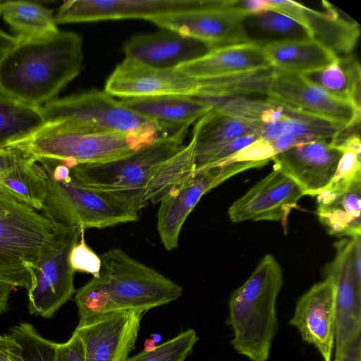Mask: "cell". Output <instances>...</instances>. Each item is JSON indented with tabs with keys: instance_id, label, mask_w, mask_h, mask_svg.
Here are the masks:
<instances>
[{
	"instance_id": "obj_39",
	"label": "cell",
	"mask_w": 361,
	"mask_h": 361,
	"mask_svg": "<svg viewBox=\"0 0 361 361\" xmlns=\"http://www.w3.org/2000/svg\"><path fill=\"white\" fill-rule=\"evenodd\" d=\"M57 361H85L82 342L74 332L68 341L57 344Z\"/></svg>"
},
{
	"instance_id": "obj_17",
	"label": "cell",
	"mask_w": 361,
	"mask_h": 361,
	"mask_svg": "<svg viewBox=\"0 0 361 361\" xmlns=\"http://www.w3.org/2000/svg\"><path fill=\"white\" fill-rule=\"evenodd\" d=\"M267 97L348 128L360 121V107L331 96L300 73L273 68Z\"/></svg>"
},
{
	"instance_id": "obj_34",
	"label": "cell",
	"mask_w": 361,
	"mask_h": 361,
	"mask_svg": "<svg viewBox=\"0 0 361 361\" xmlns=\"http://www.w3.org/2000/svg\"><path fill=\"white\" fill-rule=\"evenodd\" d=\"M199 341L193 329H188L151 350L143 349L126 361H185Z\"/></svg>"
},
{
	"instance_id": "obj_1",
	"label": "cell",
	"mask_w": 361,
	"mask_h": 361,
	"mask_svg": "<svg viewBox=\"0 0 361 361\" xmlns=\"http://www.w3.org/2000/svg\"><path fill=\"white\" fill-rule=\"evenodd\" d=\"M18 40L0 60V94L40 107L57 99L80 72L81 37L59 30L46 37Z\"/></svg>"
},
{
	"instance_id": "obj_10",
	"label": "cell",
	"mask_w": 361,
	"mask_h": 361,
	"mask_svg": "<svg viewBox=\"0 0 361 361\" xmlns=\"http://www.w3.org/2000/svg\"><path fill=\"white\" fill-rule=\"evenodd\" d=\"M81 228H64L58 243L29 268L30 314L51 318L75 293L74 274L69 262L71 250L79 240Z\"/></svg>"
},
{
	"instance_id": "obj_37",
	"label": "cell",
	"mask_w": 361,
	"mask_h": 361,
	"mask_svg": "<svg viewBox=\"0 0 361 361\" xmlns=\"http://www.w3.org/2000/svg\"><path fill=\"white\" fill-rule=\"evenodd\" d=\"M85 229L80 233V240L73 245L69 254V262L73 270L98 275L101 268V258L86 243Z\"/></svg>"
},
{
	"instance_id": "obj_11",
	"label": "cell",
	"mask_w": 361,
	"mask_h": 361,
	"mask_svg": "<svg viewBox=\"0 0 361 361\" xmlns=\"http://www.w3.org/2000/svg\"><path fill=\"white\" fill-rule=\"evenodd\" d=\"M219 0H71L59 8L56 24L118 19L151 20L170 14L222 6Z\"/></svg>"
},
{
	"instance_id": "obj_22",
	"label": "cell",
	"mask_w": 361,
	"mask_h": 361,
	"mask_svg": "<svg viewBox=\"0 0 361 361\" xmlns=\"http://www.w3.org/2000/svg\"><path fill=\"white\" fill-rule=\"evenodd\" d=\"M271 68L262 46L245 42L213 49L176 69L191 77L212 78Z\"/></svg>"
},
{
	"instance_id": "obj_33",
	"label": "cell",
	"mask_w": 361,
	"mask_h": 361,
	"mask_svg": "<svg viewBox=\"0 0 361 361\" xmlns=\"http://www.w3.org/2000/svg\"><path fill=\"white\" fill-rule=\"evenodd\" d=\"M243 25L248 42L261 46L275 42L312 38L300 24L273 11L248 15L243 20Z\"/></svg>"
},
{
	"instance_id": "obj_18",
	"label": "cell",
	"mask_w": 361,
	"mask_h": 361,
	"mask_svg": "<svg viewBox=\"0 0 361 361\" xmlns=\"http://www.w3.org/2000/svg\"><path fill=\"white\" fill-rule=\"evenodd\" d=\"M342 150L332 140L300 142L271 160L292 178L305 195L317 196L334 178Z\"/></svg>"
},
{
	"instance_id": "obj_23",
	"label": "cell",
	"mask_w": 361,
	"mask_h": 361,
	"mask_svg": "<svg viewBox=\"0 0 361 361\" xmlns=\"http://www.w3.org/2000/svg\"><path fill=\"white\" fill-rule=\"evenodd\" d=\"M317 197V214L329 234L348 238L361 235V178L345 187L325 188Z\"/></svg>"
},
{
	"instance_id": "obj_26",
	"label": "cell",
	"mask_w": 361,
	"mask_h": 361,
	"mask_svg": "<svg viewBox=\"0 0 361 361\" xmlns=\"http://www.w3.org/2000/svg\"><path fill=\"white\" fill-rule=\"evenodd\" d=\"M195 98L206 104L211 110L245 122L259 137H262L268 124L282 121L285 116L283 103L267 96L265 99L252 96Z\"/></svg>"
},
{
	"instance_id": "obj_32",
	"label": "cell",
	"mask_w": 361,
	"mask_h": 361,
	"mask_svg": "<svg viewBox=\"0 0 361 361\" xmlns=\"http://www.w3.org/2000/svg\"><path fill=\"white\" fill-rule=\"evenodd\" d=\"M0 190L41 211L46 196L45 172L35 159L27 156L0 178Z\"/></svg>"
},
{
	"instance_id": "obj_40",
	"label": "cell",
	"mask_w": 361,
	"mask_h": 361,
	"mask_svg": "<svg viewBox=\"0 0 361 361\" xmlns=\"http://www.w3.org/2000/svg\"><path fill=\"white\" fill-rule=\"evenodd\" d=\"M0 361H25L20 345L10 335H0Z\"/></svg>"
},
{
	"instance_id": "obj_7",
	"label": "cell",
	"mask_w": 361,
	"mask_h": 361,
	"mask_svg": "<svg viewBox=\"0 0 361 361\" xmlns=\"http://www.w3.org/2000/svg\"><path fill=\"white\" fill-rule=\"evenodd\" d=\"M186 133L160 138L114 161L69 166L71 174L84 186L117 195L140 210L147 204L145 192L148 183L161 164L182 147Z\"/></svg>"
},
{
	"instance_id": "obj_8",
	"label": "cell",
	"mask_w": 361,
	"mask_h": 361,
	"mask_svg": "<svg viewBox=\"0 0 361 361\" xmlns=\"http://www.w3.org/2000/svg\"><path fill=\"white\" fill-rule=\"evenodd\" d=\"M47 123H65L96 130L145 133L161 137L170 133L125 106L105 91L92 90L57 98L41 106Z\"/></svg>"
},
{
	"instance_id": "obj_14",
	"label": "cell",
	"mask_w": 361,
	"mask_h": 361,
	"mask_svg": "<svg viewBox=\"0 0 361 361\" xmlns=\"http://www.w3.org/2000/svg\"><path fill=\"white\" fill-rule=\"evenodd\" d=\"M104 91L121 99L157 95L199 97L201 78L178 70L156 69L125 58L108 78Z\"/></svg>"
},
{
	"instance_id": "obj_20",
	"label": "cell",
	"mask_w": 361,
	"mask_h": 361,
	"mask_svg": "<svg viewBox=\"0 0 361 361\" xmlns=\"http://www.w3.org/2000/svg\"><path fill=\"white\" fill-rule=\"evenodd\" d=\"M123 50L126 59L165 70L195 60L212 49L203 42L165 30L134 36L125 43Z\"/></svg>"
},
{
	"instance_id": "obj_42",
	"label": "cell",
	"mask_w": 361,
	"mask_h": 361,
	"mask_svg": "<svg viewBox=\"0 0 361 361\" xmlns=\"http://www.w3.org/2000/svg\"><path fill=\"white\" fill-rule=\"evenodd\" d=\"M227 7L240 10L248 15L269 11L267 0H228Z\"/></svg>"
},
{
	"instance_id": "obj_41",
	"label": "cell",
	"mask_w": 361,
	"mask_h": 361,
	"mask_svg": "<svg viewBox=\"0 0 361 361\" xmlns=\"http://www.w3.org/2000/svg\"><path fill=\"white\" fill-rule=\"evenodd\" d=\"M26 157L14 147L0 148V178L17 166Z\"/></svg>"
},
{
	"instance_id": "obj_5",
	"label": "cell",
	"mask_w": 361,
	"mask_h": 361,
	"mask_svg": "<svg viewBox=\"0 0 361 361\" xmlns=\"http://www.w3.org/2000/svg\"><path fill=\"white\" fill-rule=\"evenodd\" d=\"M159 139L155 135L96 130L59 122L47 123L9 147L34 159H56L75 166L114 161Z\"/></svg>"
},
{
	"instance_id": "obj_44",
	"label": "cell",
	"mask_w": 361,
	"mask_h": 361,
	"mask_svg": "<svg viewBox=\"0 0 361 361\" xmlns=\"http://www.w3.org/2000/svg\"><path fill=\"white\" fill-rule=\"evenodd\" d=\"M300 142V139L297 137L283 132L271 143L276 154L289 149L292 146Z\"/></svg>"
},
{
	"instance_id": "obj_43",
	"label": "cell",
	"mask_w": 361,
	"mask_h": 361,
	"mask_svg": "<svg viewBox=\"0 0 361 361\" xmlns=\"http://www.w3.org/2000/svg\"><path fill=\"white\" fill-rule=\"evenodd\" d=\"M334 361H361V334L355 336L341 353L334 357Z\"/></svg>"
},
{
	"instance_id": "obj_25",
	"label": "cell",
	"mask_w": 361,
	"mask_h": 361,
	"mask_svg": "<svg viewBox=\"0 0 361 361\" xmlns=\"http://www.w3.org/2000/svg\"><path fill=\"white\" fill-rule=\"evenodd\" d=\"M325 12L317 11L302 5L298 23L314 39L337 54H349L355 46L360 30L355 22L339 16L333 6L324 1Z\"/></svg>"
},
{
	"instance_id": "obj_30",
	"label": "cell",
	"mask_w": 361,
	"mask_h": 361,
	"mask_svg": "<svg viewBox=\"0 0 361 361\" xmlns=\"http://www.w3.org/2000/svg\"><path fill=\"white\" fill-rule=\"evenodd\" d=\"M46 123L41 106L0 94V148L25 140Z\"/></svg>"
},
{
	"instance_id": "obj_4",
	"label": "cell",
	"mask_w": 361,
	"mask_h": 361,
	"mask_svg": "<svg viewBox=\"0 0 361 361\" xmlns=\"http://www.w3.org/2000/svg\"><path fill=\"white\" fill-rule=\"evenodd\" d=\"M283 285L282 270L266 255L231 295L227 324L233 334L231 345L251 361H267L278 331L276 302Z\"/></svg>"
},
{
	"instance_id": "obj_36",
	"label": "cell",
	"mask_w": 361,
	"mask_h": 361,
	"mask_svg": "<svg viewBox=\"0 0 361 361\" xmlns=\"http://www.w3.org/2000/svg\"><path fill=\"white\" fill-rule=\"evenodd\" d=\"M336 145L342 150V155L335 175L326 186L329 188L345 187L361 178V142L359 135L350 134Z\"/></svg>"
},
{
	"instance_id": "obj_24",
	"label": "cell",
	"mask_w": 361,
	"mask_h": 361,
	"mask_svg": "<svg viewBox=\"0 0 361 361\" xmlns=\"http://www.w3.org/2000/svg\"><path fill=\"white\" fill-rule=\"evenodd\" d=\"M262 48L272 68L300 74L324 67L338 56L312 38L275 42L267 44Z\"/></svg>"
},
{
	"instance_id": "obj_16",
	"label": "cell",
	"mask_w": 361,
	"mask_h": 361,
	"mask_svg": "<svg viewBox=\"0 0 361 361\" xmlns=\"http://www.w3.org/2000/svg\"><path fill=\"white\" fill-rule=\"evenodd\" d=\"M300 186L279 169L252 186L229 207L231 221H281L286 229L288 216L304 196Z\"/></svg>"
},
{
	"instance_id": "obj_21",
	"label": "cell",
	"mask_w": 361,
	"mask_h": 361,
	"mask_svg": "<svg viewBox=\"0 0 361 361\" xmlns=\"http://www.w3.org/2000/svg\"><path fill=\"white\" fill-rule=\"evenodd\" d=\"M120 102L136 114L157 123L172 134L188 130L190 124L211 110L195 97L180 95L126 98Z\"/></svg>"
},
{
	"instance_id": "obj_13",
	"label": "cell",
	"mask_w": 361,
	"mask_h": 361,
	"mask_svg": "<svg viewBox=\"0 0 361 361\" xmlns=\"http://www.w3.org/2000/svg\"><path fill=\"white\" fill-rule=\"evenodd\" d=\"M144 314L116 311L79 321L73 332L82 342L85 361H126L135 348Z\"/></svg>"
},
{
	"instance_id": "obj_29",
	"label": "cell",
	"mask_w": 361,
	"mask_h": 361,
	"mask_svg": "<svg viewBox=\"0 0 361 361\" xmlns=\"http://www.w3.org/2000/svg\"><path fill=\"white\" fill-rule=\"evenodd\" d=\"M1 16L18 39H39L59 32L52 11L35 2L2 1Z\"/></svg>"
},
{
	"instance_id": "obj_28",
	"label": "cell",
	"mask_w": 361,
	"mask_h": 361,
	"mask_svg": "<svg viewBox=\"0 0 361 361\" xmlns=\"http://www.w3.org/2000/svg\"><path fill=\"white\" fill-rule=\"evenodd\" d=\"M301 75L331 96L360 107V65L354 56H338L331 63Z\"/></svg>"
},
{
	"instance_id": "obj_6",
	"label": "cell",
	"mask_w": 361,
	"mask_h": 361,
	"mask_svg": "<svg viewBox=\"0 0 361 361\" xmlns=\"http://www.w3.org/2000/svg\"><path fill=\"white\" fill-rule=\"evenodd\" d=\"M63 230L39 211L0 190V281L28 290L29 268L58 243Z\"/></svg>"
},
{
	"instance_id": "obj_45",
	"label": "cell",
	"mask_w": 361,
	"mask_h": 361,
	"mask_svg": "<svg viewBox=\"0 0 361 361\" xmlns=\"http://www.w3.org/2000/svg\"><path fill=\"white\" fill-rule=\"evenodd\" d=\"M15 288L11 283L0 281V315L6 312L11 293Z\"/></svg>"
},
{
	"instance_id": "obj_38",
	"label": "cell",
	"mask_w": 361,
	"mask_h": 361,
	"mask_svg": "<svg viewBox=\"0 0 361 361\" xmlns=\"http://www.w3.org/2000/svg\"><path fill=\"white\" fill-rule=\"evenodd\" d=\"M275 154L271 143L259 137L218 165L240 162L262 163L266 165Z\"/></svg>"
},
{
	"instance_id": "obj_2",
	"label": "cell",
	"mask_w": 361,
	"mask_h": 361,
	"mask_svg": "<svg viewBox=\"0 0 361 361\" xmlns=\"http://www.w3.org/2000/svg\"><path fill=\"white\" fill-rule=\"evenodd\" d=\"M101 268L75 293L79 321L116 311L146 312L178 299L183 288L162 274L114 248L101 256Z\"/></svg>"
},
{
	"instance_id": "obj_27",
	"label": "cell",
	"mask_w": 361,
	"mask_h": 361,
	"mask_svg": "<svg viewBox=\"0 0 361 361\" xmlns=\"http://www.w3.org/2000/svg\"><path fill=\"white\" fill-rule=\"evenodd\" d=\"M251 133L255 134L251 127L245 122L210 110L198 119L192 131L195 171L218 149L233 140Z\"/></svg>"
},
{
	"instance_id": "obj_3",
	"label": "cell",
	"mask_w": 361,
	"mask_h": 361,
	"mask_svg": "<svg viewBox=\"0 0 361 361\" xmlns=\"http://www.w3.org/2000/svg\"><path fill=\"white\" fill-rule=\"evenodd\" d=\"M46 176L42 214L57 228H104L136 221L140 209L117 195L90 189L71 174L70 166L52 159H35Z\"/></svg>"
},
{
	"instance_id": "obj_47",
	"label": "cell",
	"mask_w": 361,
	"mask_h": 361,
	"mask_svg": "<svg viewBox=\"0 0 361 361\" xmlns=\"http://www.w3.org/2000/svg\"><path fill=\"white\" fill-rule=\"evenodd\" d=\"M2 1H0V16H1V6Z\"/></svg>"
},
{
	"instance_id": "obj_9",
	"label": "cell",
	"mask_w": 361,
	"mask_h": 361,
	"mask_svg": "<svg viewBox=\"0 0 361 361\" xmlns=\"http://www.w3.org/2000/svg\"><path fill=\"white\" fill-rule=\"evenodd\" d=\"M336 255L325 269L334 286L335 355L361 334V235L337 241Z\"/></svg>"
},
{
	"instance_id": "obj_35",
	"label": "cell",
	"mask_w": 361,
	"mask_h": 361,
	"mask_svg": "<svg viewBox=\"0 0 361 361\" xmlns=\"http://www.w3.org/2000/svg\"><path fill=\"white\" fill-rule=\"evenodd\" d=\"M9 334L20 345L25 361H57L58 343L42 337L31 324L21 322Z\"/></svg>"
},
{
	"instance_id": "obj_12",
	"label": "cell",
	"mask_w": 361,
	"mask_h": 361,
	"mask_svg": "<svg viewBox=\"0 0 361 361\" xmlns=\"http://www.w3.org/2000/svg\"><path fill=\"white\" fill-rule=\"evenodd\" d=\"M261 163L240 162L218 165L195 172L181 185L170 192L159 203L157 231L164 248L176 249L182 227L202 197L231 176Z\"/></svg>"
},
{
	"instance_id": "obj_15",
	"label": "cell",
	"mask_w": 361,
	"mask_h": 361,
	"mask_svg": "<svg viewBox=\"0 0 361 361\" xmlns=\"http://www.w3.org/2000/svg\"><path fill=\"white\" fill-rule=\"evenodd\" d=\"M223 6L202 8L155 18L156 25L207 44L211 49L249 42L243 22L247 13Z\"/></svg>"
},
{
	"instance_id": "obj_19",
	"label": "cell",
	"mask_w": 361,
	"mask_h": 361,
	"mask_svg": "<svg viewBox=\"0 0 361 361\" xmlns=\"http://www.w3.org/2000/svg\"><path fill=\"white\" fill-rule=\"evenodd\" d=\"M289 324L298 329L304 341L317 349L324 361H331L336 302L334 286L329 280L314 284L299 298Z\"/></svg>"
},
{
	"instance_id": "obj_31",
	"label": "cell",
	"mask_w": 361,
	"mask_h": 361,
	"mask_svg": "<svg viewBox=\"0 0 361 361\" xmlns=\"http://www.w3.org/2000/svg\"><path fill=\"white\" fill-rule=\"evenodd\" d=\"M195 145L193 139L183 145L156 171L145 192L148 203H159L170 192L181 185L195 173Z\"/></svg>"
},
{
	"instance_id": "obj_46",
	"label": "cell",
	"mask_w": 361,
	"mask_h": 361,
	"mask_svg": "<svg viewBox=\"0 0 361 361\" xmlns=\"http://www.w3.org/2000/svg\"><path fill=\"white\" fill-rule=\"evenodd\" d=\"M16 37L10 35L0 29V60L18 43Z\"/></svg>"
}]
</instances>
